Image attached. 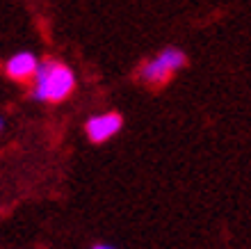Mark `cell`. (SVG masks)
Returning <instances> with one entry per match:
<instances>
[{
    "label": "cell",
    "mask_w": 251,
    "mask_h": 249,
    "mask_svg": "<svg viewBox=\"0 0 251 249\" xmlns=\"http://www.w3.org/2000/svg\"><path fill=\"white\" fill-rule=\"evenodd\" d=\"M75 89V73L71 66L57 59H41L32 76L30 96L39 103H62Z\"/></svg>",
    "instance_id": "obj_1"
},
{
    "label": "cell",
    "mask_w": 251,
    "mask_h": 249,
    "mask_svg": "<svg viewBox=\"0 0 251 249\" xmlns=\"http://www.w3.org/2000/svg\"><path fill=\"white\" fill-rule=\"evenodd\" d=\"M185 64H187L185 53L176 46H167L139 66V80L146 83V85L160 87L165 83H169V78L176 71H180Z\"/></svg>",
    "instance_id": "obj_2"
},
{
    "label": "cell",
    "mask_w": 251,
    "mask_h": 249,
    "mask_svg": "<svg viewBox=\"0 0 251 249\" xmlns=\"http://www.w3.org/2000/svg\"><path fill=\"white\" fill-rule=\"evenodd\" d=\"M124 128V119L119 112H100L87 119L85 133L94 144H103L107 139H112L117 133Z\"/></svg>",
    "instance_id": "obj_3"
},
{
    "label": "cell",
    "mask_w": 251,
    "mask_h": 249,
    "mask_svg": "<svg viewBox=\"0 0 251 249\" xmlns=\"http://www.w3.org/2000/svg\"><path fill=\"white\" fill-rule=\"evenodd\" d=\"M39 62L41 59L32 51H19L5 62V73L12 80L25 83V80H32V76L39 69Z\"/></svg>",
    "instance_id": "obj_4"
},
{
    "label": "cell",
    "mask_w": 251,
    "mask_h": 249,
    "mask_svg": "<svg viewBox=\"0 0 251 249\" xmlns=\"http://www.w3.org/2000/svg\"><path fill=\"white\" fill-rule=\"evenodd\" d=\"M92 249H117V247H112V245H94Z\"/></svg>",
    "instance_id": "obj_5"
},
{
    "label": "cell",
    "mask_w": 251,
    "mask_h": 249,
    "mask_svg": "<svg viewBox=\"0 0 251 249\" xmlns=\"http://www.w3.org/2000/svg\"><path fill=\"white\" fill-rule=\"evenodd\" d=\"M2 126H5V121H2V117H0V133H2Z\"/></svg>",
    "instance_id": "obj_6"
}]
</instances>
